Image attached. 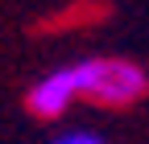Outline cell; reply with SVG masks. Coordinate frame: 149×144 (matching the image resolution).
Wrapping results in <instances>:
<instances>
[{
    "label": "cell",
    "instance_id": "obj_1",
    "mask_svg": "<svg viewBox=\"0 0 149 144\" xmlns=\"http://www.w3.org/2000/svg\"><path fill=\"white\" fill-rule=\"evenodd\" d=\"M74 70V95L100 107H128L149 91V74L128 58H83L70 62Z\"/></svg>",
    "mask_w": 149,
    "mask_h": 144
},
{
    "label": "cell",
    "instance_id": "obj_2",
    "mask_svg": "<svg viewBox=\"0 0 149 144\" xmlns=\"http://www.w3.org/2000/svg\"><path fill=\"white\" fill-rule=\"evenodd\" d=\"M50 144H104L95 132H87V128H74V132H62V136H54Z\"/></svg>",
    "mask_w": 149,
    "mask_h": 144
}]
</instances>
